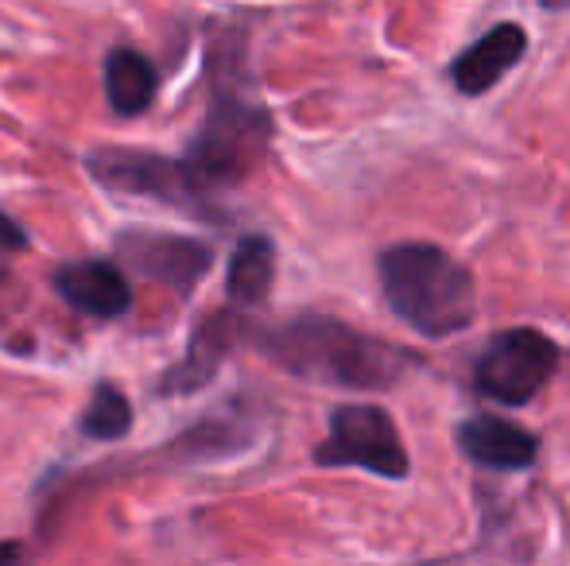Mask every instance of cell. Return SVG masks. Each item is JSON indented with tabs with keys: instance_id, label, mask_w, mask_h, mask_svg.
I'll use <instances>...</instances> for the list:
<instances>
[{
	"instance_id": "cell-5",
	"label": "cell",
	"mask_w": 570,
	"mask_h": 566,
	"mask_svg": "<svg viewBox=\"0 0 570 566\" xmlns=\"http://www.w3.org/2000/svg\"><path fill=\"white\" fill-rule=\"evenodd\" d=\"M318 466H361L376 477L389 481H404L412 458H407L400 430L392 424V416L376 404H342L331 416V435L315 450Z\"/></svg>"
},
{
	"instance_id": "cell-15",
	"label": "cell",
	"mask_w": 570,
	"mask_h": 566,
	"mask_svg": "<svg viewBox=\"0 0 570 566\" xmlns=\"http://www.w3.org/2000/svg\"><path fill=\"white\" fill-rule=\"evenodd\" d=\"M16 249H28V234H23L20 221H12L0 210V252H16Z\"/></svg>"
},
{
	"instance_id": "cell-3",
	"label": "cell",
	"mask_w": 570,
	"mask_h": 566,
	"mask_svg": "<svg viewBox=\"0 0 570 566\" xmlns=\"http://www.w3.org/2000/svg\"><path fill=\"white\" fill-rule=\"evenodd\" d=\"M272 143V117L256 98L245 90L222 82L214 90L210 113H206L203 129H198L195 143L187 148L183 163L190 167L198 190L206 198L218 195L226 187H237L256 171Z\"/></svg>"
},
{
	"instance_id": "cell-10",
	"label": "cell",
	"mask_w": 570,
	"mask_h": 566,
	"mask_svg": "<svg viewBox=\"0 0 570 566\" xmlns=\"http://www.w3.org/2000/svg\"><path fill=\"white\" fill-rule=\"evenodd\" d=\"M458 446L470 461L485 469H528L540 458V438L528 427L512 424L501 416H473L458 424Z\"/></svg>"
},
{
	"instance_id": "cell-8",
	"label": "cell",
	"mask_w": 570,
	"mask_h": 566,
	"mask_svg": "<svg viewBox=\"0 0 570 566\" xmlns=\"http://www.w3.org/2000/svg\"><path fill=\"white\" fill-rule=\"evenodd\" d=\"M528 51V31L520 23H497L481 39H473L462 54L451 62V82L465 98L493 90Z\"/></svg>"
},
{
	"instance_id": "cell-2",
	"label": "cell",
	"mask_w": 570,
	"mask_h": 566,
	"mask_svg": "<svg viewBox=\"0 0 570 566\" xmlns=\"http://www.w3.org/2000/svg\"><path fill=\"white\" fill-rule=\"evenodd\" d=\"M384 302L423 338H454L478 318V287L465 265L428 241L392 245L376 257Z\"/></svg>"
},
{
	"instance_id": "cell-1",
	"label": "cell",
	"mask_w": 570,
	"mask_h": 566,
	"mask_svg": "<svg viewBox=\"0 0 570 566\" xmlns=\"http://www.w3.org/2000/svg\"><path fill=\"white\" fill-rule=\"evenodd\" d=\"M256 346L292 377L331 388H361V393L392 388L415 365L407 349L326 315H295L292 322L264 330Z\"/></svg>"
},
{
	"instance_id": "cell-6",
	"label": "cell",
	"mask_w": 570,
	"mask_h": 566,
	"mask_svg": "<svg viewBox=\"0 0 570 566\" xmlns=\"http://www.w3.org/2000/svg\"><path fill=\"white\" fill-rule=\"evenodd\" d=\"M86 167L114 195L151 198L175 210H198L206 198L183 159H167L144 148H94L86 156Z\"/></svg>"
},
{
	"instance_id": "cell-14",
	"label": "cell",
	"mask_w": 570,
	"mask_h": 566,
	"mask_svg": "<svg viewBox=\"0 0 570 566\" xmlns=\"http://www.w3.org/2000/svg\"><path fill=\"white\" fill-rule=\"evenodd\" d=\"M128 427H132V404L117 385L101 380L94 388L90 404H86L82 419H78V430L86 438H94V443H117V438L128 435Z\"/></svg>"
},
{
	"instance_id": "cell-11",
	"label": "cell",
	"mask_w": 570,
	"mask_h": 566,
	"mask_svg": "<svg viewBox=\"0 0 570 566\" xmlns=\"http://www.w3.org/2000/svg\"><path fill=\"white\" fill-rule=\"evenodd\" d=\"M233 338H237V318L233 315H210L195 334H190L187 357H183L175 369L164 373L159 380V393L164 396H183L195 393V388L210 385L218 365L226 361V354L233 349Z\"/></svg>"
},
{
	"instance_id": "cell-7",
	"label": "cell",
	"mask_w": 570,
	"mask_h": 566,
	"mask_svg": "<svg viewBox=\"0 0 570 566\" xmlns=\"http://www.w3.org/2000/svg\"><path fill=\"white\" fill-rule=\"evenodd\" d=\"M117 252L128 260V268L144 280L167 284L175 291H195V284L214 268V249L195 237L179 234H151V229H128L117 237Z\"/></svg>"
},
{
	"instance_id": "cell-13",
	"label": "cell",
	"mask_w": 570,
	"mask_h": 566,
	"mask_svg": "<svg viewBox=\"0 0 570 566\" xmlns=\"http://www.w3.org/2000/svg\"><path fill=\"white\" fill-rule=\"evenodd\" d=\"M276 280V245L253 234L233 249L226 268V295L233 307H261Z\"/></svg>"
},
{
	"instance_id": "cell-16",
	"label": "cell",
	"mask_w": 570,
	"mask_h": 566,
	"mask_svg": "<svg viewBox=\"0 0 570 566\" xmlns=\"http://www.w3.org/2000/svg\"><path fill=\"white\" fill-rule=\"evenodd\" d=\"M543 8H551V12H563V8H570V0H540Z\"/></svg>"
},
{
	"instance_id": "cell-4",
	"label": "cell",
	"mask_w": 570,
	"mask_h": 566,
	"mask_svg": "<svg viewBox=\"0 0 570 566\" xmlns=\"http://www.w3.org/2000/svg\"><path fill=\"white\" fill-rule=\"evenodd\" d=\"M559 369V346L543 330L512 326L485 341L473 361V388L504 408H524Z\"/></svg>"
},
{
	"instance_id": "cell-12",
	"label": "cell",
	"mask_w": 570,
	"mask_h": 566,
	"mask_svg": "<svg viewBox=\"0 0 570 566\" xmlns=\"http://www.w3.org/2000/svg\"><path fill=\"white\" fill-rule=\"evenodd\" d=\"M106 98L120 117H140L151 109L159 90L156 62L148 54H140L136 47H117L106 59Z\"/></svg>"
},
{
	"instance_id": "cell-9",
	"label": "cell",
	"mask_w": 570,
	"mask_h": 566,
	"mask_svg": "<svg viewBox=\"0 0 570 566\" xmlns=\"http://www.w3.org/2000/svg\"><path fill=\"white\" fill-rule=\"evenodd\" d=\"M55 291L90 318H120L132 307V287L125 272L109 260H70V265L55 268Z\"/></svg>"
}]
</instances>
